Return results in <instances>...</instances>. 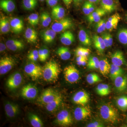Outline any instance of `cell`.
<instances>
[{"label":"cell","mask_w":127,"mask_h":127,"mask_svg":"<svg viewBox=\"0 0 127 127\" xmlns=\"http://www.w3.org/2000/svg\"><path fill=\"white\" fill-rule=\"evenodd\" d=\"M60 68L56 62L51 61L46 64L43 68V77L44 81L47 82L55 81L58 78Z\"/></svg>","instance_id":"6da1fadb"},{"label":"cell","mask_w":127,"mask_h":127,"mask_svg":"<svg viewBox=\"0 0 127 127\" xmlns=\"http://www.w3.org/2000/svg\"><path fill=\"white\" fill-rule=\"evenodd\" d=\"M101 117L107 122L114 124L118 120L119 115L117 110L111 104H103L100 108Z\"/></svg>","instance_id":"7a4b0ae2"},{"label":"cell","mask_w":127,"mask_h":127,"mask_svg":"<svg viewBox=\"0 0 127 127\" xmlns=\"http://www.w3.org/2000/svg\"><path fill=\"white\" fill-rule=\"evenodd\" d=\"M24 70L26 74L34 81L38 80L43 75V68L34 63L27 64Z\"/></svg>","instance_id":"3957f363"},{"label":"cell","mask_w":127,"mask_h":127,"mask_svg":"<svg viewBox=\"0 0 127 127\" xmlns=\"http://www.w3.org/2000/svg\"><path fill=\"white\" fill-rule=\"evenodd\" d=\"M64 74L66 81L71 84L76 82L80 78L79 70L73 65H69L65 67Z\"/></svg>","instance_id":"277c9868"},{"label":"cell","mask_w":127,"mask_h":127,"mask_svg":"<svg viewBox=\"0 0 127 127\" xmlns=\"http://www.w3.org/2000/svg\"><path fill=\"white\" fill-rule=\"evenodd\" d=\"M73 26L72 20L70 18H63L56 20L51 26V29L56 32L66 31Z\"/></svg>","instance_id":"5b68a950"},{"label":"cell","mask_w":127,"mask_h":127,"mask_svg":"<svg viewBox=\"0 0 127 127\" xmlns=\"http://www.w3.org/2000/svg\"><path fill=\"white\" fill-rule=\"evenodd\" d=\"M56 122L60 126L67 127L72 124L73 120L70 112L67 110L64 109L58 114Z\"/></svg>","instance_id":"8992f818"},{"label":"cell","mask_w":127,"mask_h":127,"mask_svg":"<svg viewBox=\"0 0 127 127\" xmlns=\"http://www.w3.org/2000/svg\"><path fill=\"white\" fill-rule=\"evenodd\" d=\"M59 95L52 89H48L41 94L37 99V101L41 104L46 105L55 100Z\"/></svg>","instance_id":"52a82bcc"},{"label":"cell","mask_w":127,"mask_h":127,"mask_svg":"<svg viewBox=\"0 0 127 127\" xmlns=\"http://www.w3.org/2000/svg\"><path fill=\"white\" fill-rule=\"evenodd\" d=\"M22 81L23 77L21 74L19 72H15L9 76L6 84L10 90H15L20 87Z\"/></svg>","instance_id":"ba28073f"},{"label":"cell","mask_w":127,"mask_h":127,"mask_svg":"<svg viewBox=\"0 0 127 127\" xmlns=\"http://www.w3.org/2000/svg\"><path fill=\"white\" fill-rule=\"evenodd\" d=\"M15 64V60L11 57H6L0 59V75H4L11 70Z\"/></svg>","instance_id":"9c48e42d"},{"label":"cell","mask_w":127,"mask_h":127,"mask_svg":"<svg viewBox=\"0 0 127 127\" xmlns=\"http://www.w3.org/2000/svg\"><path fill=\"white\" fill-rule=\"evenodd\" d=\"M38 90L36 87L31 84H28L22 89L21 95L25 99L32 100L37 96Z\"/></svg>","instance_id":"30bf717a"},{"label":"cell","mask_w":127,"mask_h":127,"mask_svg":"<svg viewBox=\"0 0 127 127\" xmlns=\"http://www.w3.org/2000/svg\"><path fill=\"white\" fill-rule=\"evenodd\" d=\"M74 117L77 121H81L86 119L91 116V109L88 107L82 106L76 108L74 110Z\"/></svg>","instance_id":"8fae6325"},{"label":"cell","mask_w":127,"mask_h":127,"mask_svg":"<svg viewBox=\"0 0 127 127\" xmlns=\"http://www.w3.org/2000/svg\"><path fill=\"white\" fill-rule=\"evenodd\" d=\"M89 95L85 91H81L76 93L73 97V101L75 104L85 106L89 100Z\"/></svg>","instance_id":"7c38bea8"},{"label":"cell","mask_w":127,"mask_h":127,"mask_svg":"<svg viewBox=\"0 0 127 127\" xmlns=\"http://www.w3.org/2000/svg\"><path fill=\"white\" fill-rule=\"evenodd\" d=\"M121 19L118 13H116L108 18L106 22V29L109 32L116 30Z\"/></svg>","instance_id":"4fadbf2b"},{"label":"cell","mask_w":127,"mask_h":127,"mask_svg":"<svg viewBox=\"0 0 127 127\" xmlns=\"http://www.w3.org/2000/svg\"><path fill=\"white\" fill-rule=\"evenodd\" d=\"M4 109L6 116L9 118H13L18 114L19 107L17 104L7 102L5 104Z\"/></svg>","instance_id":"5bb4252c"},{"label":"cell","mask_w":127,"mask_h":127,"mask_svg":"<svg viewBox=\"0 0 127 127\" xmlns=\"http://www.w3.org/2000/svg\"><path fill=\"white\" fill-rule=\"evenodd\" d=\"M111 62L115 65L121 66L127 65V63L123 53L120 51H117L111 56Z\"/></svg>","instance_id":"9a60e30c"},{"label":"cell","mask_w":127,"mask_h":127,"mask_svg":"<svg viewBox=\"0 0 127 127\" xmlns=\"http://www.w3.org/2000/svg\"><path fill=\"white\" fill-rule=\"evenodd\" d=\"M106 12L101 7L97 8L91 14L88 15L87 20L90 23H97L101 20L102 17L106 14Z\"/></svg>","instance_id":"2e32d148"},{"label":"cell","mask_w":127,"mask_h":127,"mask_svg":"<svg viewBox=\"0 0 127 127\" xmlns=\"http://www.w3.org/2000/svg\"><path fill=\"white\" fill-rule=\"evenodd\" d=\"M114 85L117 91L123 92L127 89V76L122 75L114 79Z\"/></svg>","instance_id":"e0dca14e"},{"label":"cell","mask_w":127,"mask_h":127,"mask_svg":"<svg viewBox=\"0 0 127 127\" xmlns=\"http://www.w3.org/2000/svg\"><path fill=\"white\" fill-rule=\"evenodd\" d=\"M11 30L15 34H19L23 31L24 28V23L20 18H14L10 21Z\"/></svg>","instance_id":"ac0fdd59"},{"label":"cell","mask_w":127,"mask_h":127,"mask_svg":"<svg viewBox=\"0 0 127 127\" xmlns=\"http://www.w3.org/2000/svg\"><path fill=\"white\" fill-rule=\"evenodd\" d=\"M6 45L9 50L13 51H20L25 47L24 43L18 39H9L6 41Z\"/></svg>","instance_id":"d6986e66"},{"label":"cell","mask_w":127,"mask_h":127,"mask_svg":"<svg viewBox=\"0 0 127 127\" xmlns=\"http://www.w3.org/2000/svg\"><path fill=\"white\" fill-rule=\"evenodd\" d=\"M60 40L65 45H70L75 41V36L72 32L69 31L64 32L60 37Z\"/></svg>","instance_id":"ffe728a7"},{"label":"cell","mask_w":127,"mask_h":127,"mask_svg":"<svg viewBox=\"0 0 127 127\" xmlns=\"http://www.w3.org/2000/svg\"><path fill=\"white\" fill-rule=\"evenodd\" d=\"M0 7L3 11L9 13L15 10L16 5L13 0H1Z\"/></svg>","instance_id":"44dd1931"},{"label":"cell","mask_w":127,"mask_h":127,"mask_svg":"<svg viewBox=\"0 0 127 127\" xmlns=\"http://www.w3.org/2000/svg\"><path fill=\"white\" fill-rule=\"evenodd\" d=\"M100 2L101 7L106 13H111L117 9V4L113 0H101Z\"/></svg>","instance_id":"7402d4cb"},{"label":"cell","mask_w":127,"mask_h":127,"mask_svg":"<svg viewBox=\"0 0 127 127\" xmlns=\"http://www.w3.org/2000/svg\"><path fill=\"white\" fill-rule=\"evenodd\" d=\"M65 15V9L61 6L56 5L52 7L51 16L54 20H60L63 18Z\"/></svg>","instance_id":"603a6c76"},{"label":"cell","mask_w":127,"mask_h":127,"mask_svg":"<svg viewBox=\"0 0 127 127\" xmlns=\"http://www.w3.org/2000/svg\"><path fill=\"white\" fill-rule=\"evenodd\" d=\"M25 36L28 43H36L37 39V32L33 28L31 27L27 28L25 31Z\"/></svg>","instance_id":"cb8c5ba5"},{"label":"cell","mask_w":127,"mask_h":127,"mask_svg":"<svg viewBox=\"0 0 127 127\" xmlns=\"http://www.w3.org/2000/svg\"><path fill=\"white\" fill-rule=\"evenodd\" d=\"M93 41L96 50L100 53L103 52L106 47L102 37L94 35L93 37Z\"/></svg>","instance_id":"d4e9b609"},{"label":"cell","mask_w":127,"mask_h":127,"mask_svg":"<svg viewBox=\"0 0 127 127\" xmlns=\"http://www.w3.org/2000/svg\"><path fill=\"white\" fill-rule=\"evenodd\" d=\"M57 32L52 29H49L43 31L41 34V37L43 41L46 43H50L54 40Z\"/></svg>","instance_id":"484cf974"},{"label":"cell","mask_w":127,"mask_h":127,"mask_svg":"<svg viewBox=\"0 0 127 127\" xmlns=\"http://www.w3.org/2000/svg\"><path fill=\"white\" fill-rule=\"evenodd\" d=\"M62 101V98L61 95L59 94L55 100L52 102L46 105V108L48 111L53 112L60 106Z\"/></svg>","instance_id":"4316f807"},{"label":"cell","mask_w":127,"mask_h":127,"mask_svg":"<svg viewBox=\"0 0 127 127\" xmlns=\"http://www.w3.org/2000/svg\"><path fill=\"white\" fill-rule=\"evenodd\" d=\"M79 41L83 45L90 46L92 44V41L88 34L84 30H81L78 33Z\"/></svg>","instance_id":"83f0119b"},{"label":"cell","mask_w":127,"mask_h":127,"mask_svg":"<svg viewBox=\"0 0 127 127\" xmlns=\"http://www.w3.org/2000/svg\"><path fill=\"white\" fill-rule=\"evenodd\" d=\"M11 30L10 21L7 17L4 16L0 19V31L2 34H6Z\"/></svg>","instance_id":"f1b7e54d"},{"label":"cell","mask_w":127,"mask_h":127,"mask_svg":"<svg viewBox=\"0 0 127 127\" xmlns=\"http://www.w3.org/2000/svg\"><path fill=\"white\" fill-rule=\"evenodd\" d=\"M111 65L107 59H102L100 61L99 70L100 73L103 75H106L110 73Z\"/></svg>","instance_id":"f546056e"},{"label":"cell","mask_w":127,"mask_h":127,"mask_svg":"<svg viewBox=\"0 0 127 127\" xmlns=\"http://www.w3.org/2000/svg\"><path fill=\"white\" fill-rule=\"evenodd\" d=\"M110 77L111 79L114 80L116 78L123 75L124 71L120 66L115 65L112 64L111 65L110 71Z\"/></svg>","instance_id":"4dcf8cb0"},{"label":"cell","mask_w":127,"mask_h":127,"mask_svg":"<svg viewBox=\"0 0 127 127\" xmlns=\"http://www.w3.org/2000/svg\"><path fill=\"white\" fill-rule=\"evenodd\" d=\"M56 53L62 60L66 61L70 58L71 53L67 47H61L58 48Z\"/></svg>","instance_id":"1f68e13d"},{"label":"cell","mask_w":127,"mask_h":127,"mask_svg":"<svg viewBox=\"0 0 127 127\" xmlns=\"http://www.w3.org/2000/svg\"><path fill=\"white\" fill-rule=\"evenodd\" d=\"M29 120L32 127H42L43 126V122L38 116L34 114L30 113L29 114Z\"/></svg>","instance_id":"d6a6232c"},{"label":"cell","mask_w":127,"mask_h":127,"mask_svg":"<svg viewBox=\"0 0 127 127\" xmlns=\"http://www.w3.org/2000/svg\"><path fill=\"white\" fill-rule=\"evenodd\" d=\"M118 39L119 42L125 45H127V28H123L118 31Z\"/></svg>","instance_id":"836d02e7"},{"label":"cell","mask_w":127,"mask_h":127,"mask_svg":"<svg viewBox=\"0 0 127 127\" xmlns=\"http://www.w3.org/2000/svg\"><path fill=\"white\" fill-rule=\"evenodd\" d=\"M100 61L96 57H91L89 59L87 67L90 70L99 69Z\"/></svg>","instance_id":"e575fe53"},{"label":"cell","mask_w":127,"mask_h":127,"mask_svg":"<svg viewBox=\"0 0 127 127\" xmlns=\"http://www.w3.org/2000/svg\"><path fill=\"white\" fill-rule=\"evenodd\" d=\"M37 4V0H23L22 4L24 9L27 10H34Z\"/></svg>","instance_id":"d590c367"},{"label":"cell","mask_w":127,"mask_h":127,"mask_svg":"<svg viewBox=\"0 0 127 127\" xmlns=\"http://www.w3.org/2000/svg\"><path fill=\"white\" fill-rule=\"evenodd\" d=\"M117 104L119 108L123 111L127 110V96H123L118 97Z\"/></svg>","instance_id":"8d00e7d4"},{"label":"cell","mask_w":127,"mask_h":127,"mask_svg":"<svg viewBox=\"0 0 127 127\" xmlns=\"http://www.w3.org/2000/svg\"><path fill=\"white\" fill-rule=\"evenodd\" d=\"M87 81L89 84H93L101 81L102 79L96 73L89 74L87 76Z\"/></svg>","instance_id":"74e56055"},{"label":"cell","mask_w":127,"mask_h":127,"mask_svg":"<svg viewBox=\"0 0 127 127\" xmlns=\"http://www.w3.org/2000/svg\"><path fill=\"white\" fill-rule=\"evenodd\" d=\"M75 53L77 57L81 56L84 57H88L91 53V51L89 48L83 47H78L75 50Z\"/></svg>","instance_id":"f35d334b"},{"label":"cell","mask_w":127,"mask_h":127,"mask_svg":"<svg viewBox=\"0 0 127 127\" xmlns=\"http://www.w3.org/2000/svg\"><path fill=\"white\" fill-rule=\"evenodd\" d=\"M27 21L29 24L32 26H36L39 23V15L37 13H32L28 16Z\"/></svg>","instance_id":"ab89813d"},{"label":"cell","mask_w":127,"mask_h":127,"mask_svg":"<svg viewBox=\"0 0 127 127\" xmlns=\"http://www.w3.org/2000/svg\"><path fill=\"white\" fill-rule=\"evenodd\" d=\"M106 22L105 20L102 19L97 23L96 25V29L98 33H101L106 29Z\"/></svg>","instance_id":"60d3db41"},{"label":"cell","mask_w":127,"mask_h":127,"mask_svg":"<svg viewBox=\"0 0 127 127\" xmlns=\"http://www.w3.org/2000/svg\"><path fill=\"white\" fill-rule=\"evenodd\" d=\"M27 58L32 61H36L39 59L38 51L36 50H32L28 55Z\"/></svg>","instance_id":"b9f144b4"},{"label":"cell","mask_w":127,"mask_h":127,"mask_svg":"<svg viewBox=\"0 0 127 127\" xmlns=\"http://www.w3.org/2000/svg\"><path fill=\"white\" fill-rule=\"evenodd\" d=\"M96 92L98 95L101 96H104L103 84L101 83L98 85L96 88Z\"/></svg>","instance_id":"7bdbcfd3"},{"label":"cell","mask_w":127,"mask_h":127,"mask_svg":"<svg viewBox=\"0 0 127 127\" xmlns=\"http://www.w3.org/2000/svg\"><path fill=\"white\" fill-rule=\"evenodd\" d=\"M104 125L102 123L99 121H94L87 125V127H103Z\"/></svg>","instance_id":"ee69618b"},{"label":"cell","mask_w":127,"mask_h":127,"mask_svg":"<svg viewBox=\"0 0 127 127\" xmlns=\"http://www.w3.org/2000/svg\"><path fill=\"white\" fill-rule=\"evenodd\" d=\"M40 19L41 24L43 27H47L50 25V23L46 20V18L44 17V16L42 15V13L41 14L40 16Z\"/></svg>","instance_id":"f6af8a7d"},{"label":"cell","mask_w":127,"mask_h":127,"mask_svg":"<svg viewBox=\"0 0 127 127\" xmlns=\"http://www.w3.org/2000/svg\"><path fill=\"white\" fill-rule=\"evenodd\" d=\"M82 11L83 13L87 15H88L90 14V11L89 9L88 6V1L84 2L82 6Z\"/></svg>","instance_id":"bcb514c9"},{"label":"cell","mask_w":127,"mask_h":127,"mask_svg":"<svg viewBox=\"0 0 127 127\" xmlns=\"http://www.w3.org/2000/svg\"><path fill=\"white\" fill-rule=\"evenodd\" d=\"M39 53V59L40 61L43 62L45 61L46 59L45 57L43 52L42 49L41 48L38 51Z\"/></svg>","instance_id":"7dc6e473"},{"label":"cell","mask_w":127,"mask_h":127,"mask_svg":"<svg viewBox=\"0 0 127 127\" xmlns=\"http://www.w3.org/2000/svg\"><path fill=\"white\" fill-rule=\"evenodd\" d=\"M46 1L47 4L49 6L53 7L57 5L59 0H46Z\"/></svg>","instance_id":"c3c4849f"},{"label":"cell","mask_w":127,"mask_h":127,"mask_svg":"<svg viewBox=\"0 0 127 127\" xmlns=\"http://www.w3.org/2000/svg\"><path fill=\"white\" fill-rule=\"evenodd\" d=\"M102 37L103 41H104V43L106 45V47H109V43H108V39L107 33H105L102 34Z\"/></svg>","instance_id":"681fc988"},{"label":"cell","mask_w":127,"mask_h":127,"mask_svg":"<svg viewBox=\"0 0 127 127\" xmlns=\"http://www.w3.org/2000/svg\"><path fill=\"white\" fill-rule=\"evenodd\" d=\"M88 61V58H86V59H83V60H82L80 61L77 62V63L78 65L79 66H84L86 65L87 64Z\"/></svg>","instance_id":"f907efd6"},{"label":"cell","mask_w":127,"mask_h":127,"mask_svg":"<svg viewBox=\"0 0 127 127\" xmlns=\"http://www.w3.org/2000/svg\"><path fill=\"white\" fill-rule=\"evenodd\" d=\"M108 39V43H109V47H111L113 43V39L112 36L111 34L107 33Z\"/></svg>","instance_id":"816d5d0a"},{"label":"cell","mask_w":127,"mask_h":127,"mask_svg":"<svg viewBox=\"0 0 127 127\" xmlns=\"http://www.w3.org/2000/svg\"><path fill=\"white\" fill-rule=\"evenodd\" d=\"M42 49V50H43V54H44V56H45L46 59H47L48 58V57H49L50 52H49L48 49L46 48H43Z\"/></svg>","instance_id":"f5cc1de1"},{"label":"cell","mask_w":127,"mask_h":127,"mask_svg":"<svg viewBox=\"0 0 127 127\" xmlns=\"http://www.w3.org/2000/svg\"><path fill=\"white\" fill-rule=\"evenodd\" d=\"M63 0L66 6L67 7L70 6L73 1V0Z\"/></svg>","instance_id":"db71d44e"},{"label":"cell","mask_w":127,"mask_h":127,"mask_svg":"<svg viewBox=\"0 0 127 127\" xmlns=\"http://www.w3.org/2000/svg\"><path fill=\"white\" fill-rule=\"evenodd\" d=\"M6 45H5L4 44L1 42L0 43V52H2L4 51L6 48Z\"/></svg>","instance_id":"11a10c76"},{"label":"cell","mask_w":127,"mask_h":127,"mask_svg":"<svg viewBox=\"0 0 127 127\" xmlns=\"http://www.w3.org/2000/svg\"><path fill=\"white\" fill-rule=\"evenodd\" d=\"M101 0H88L89 1L93 4H96L100 2Z\"/></svg>","instance_id":"9f6ffc18"},{"label":"cell","mask_w":127,"mask_h":127,"mask_svg":"<svg viewBox=\"0 0 127 127\" xmlns=\"http://www.w3.org/2000/svg\"><path fill=\"white\" fill-rule=\"evenodd\" d=\"M83 0H73V2L76 4H79Z\"/></svg>","instance_id":"6f0895ef"},{"label":"cell","mask_w":127,"mask_h":127,"mask_svg":"<svg viewBox=\"0 0 127 127\" xmlns=\"http://www.w3.org/2000/svg\"><path fill=\"white\" fill-rule=\"evenodd\" d=\"M117 4H119V0H114Z\"/></svg>","instance_id":"680465c9"},{"label":"cell","mask_w":127,"mask_h":127,"mask_svg":"<svg viewBox=\"0 0 127 127\" xmlns=\"http://www.w3.org/2000/svg\"><path fill=\"white\" fill-rule=\"evenodd\" d=\"M125 20H126V21L127 22V13L125 14Z\"/></svg>","instance_id":"91938a15"},{"label":"cell","mask_w":127,"mask_h":127,"mask_svg":"<svg viewBox=\"0 0 127 127\" xmlns=\"http://www.w3.org/2000/svg\"><path fill=\"white\" fill-rule=\"evenodd\" d=\"M39 0L40 1H43L45 0Z\"/></svg>","instance_id":"94428289"}]
</instances>
